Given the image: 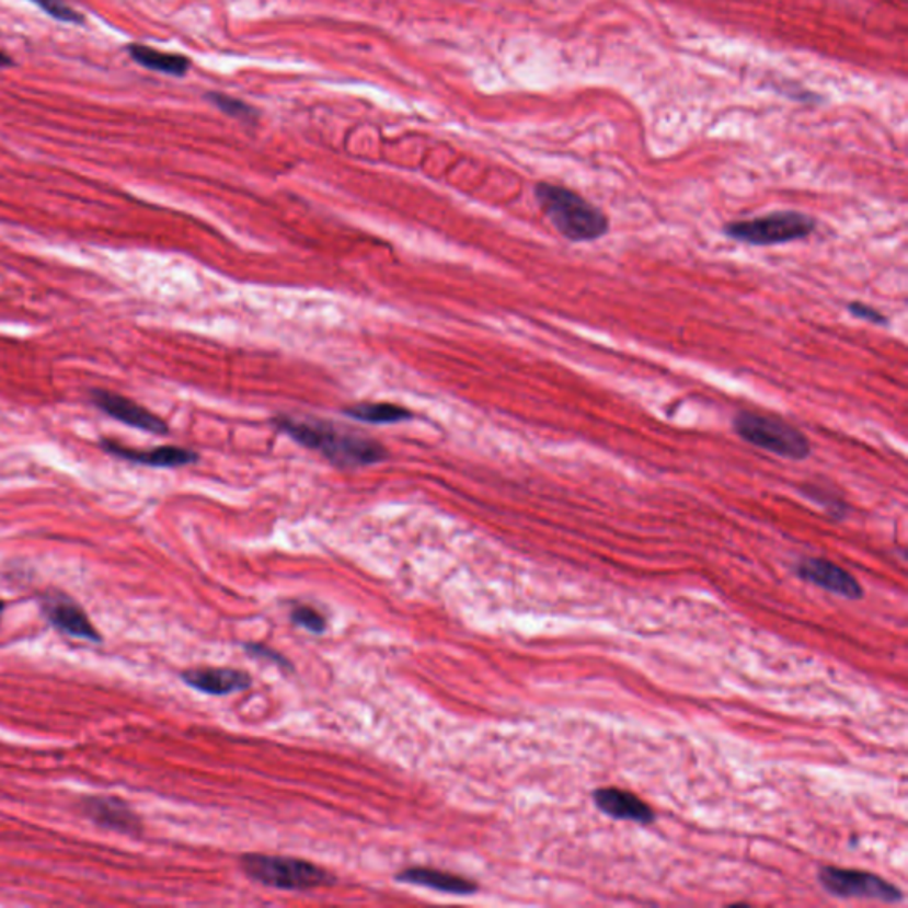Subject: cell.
<instances>
[{
    "label": "cell",
    "instance_id": "6da1fadb",
    "mask_svg": "<svg viewBox=\"0 0 908 908\" xmlns=\"http://www.w3.org/2000/svg\"><path fill=\"white\" fill-rule=\"evenodd\" d=\"M275 428L294 438L303 448L322 452L326 460L340 469L373 466L386 460L387 451L373 438L354 432H343L322 421H302L291 415H277L272 419Z\"/></svg>",
    "mask_w": 908,
    "mask_h": 908
},
{
    "label": "cell",
    "instance_id": "7a4b0ae2",
    "mask_svg": "<svg viewBox=\"0 0 908 908\" xmlns=\"http://www.w3.org/2000/svg\"><path fill=\"white\" fill-rule=\"evenodd\" d=\"M535 197L550 225L568 242H597L609 233V217L572 188L538 183Z\"/></svg>",
    "mask_w": 908,
    "mask_h": 908
},
{
    "label": "cell",
    "instance_id": "3957f363",
    "mask_svg": "<svg viewBox=\"0 0 908 908\" xmlns=\"http://www.w3.org/2000/svg\"><path fill=\"white\" fill-rule=\"evenodd\" d=\"M733 432L744 442L784 460L804 461L811 457L807 435L778 415L740 411L733 417Z\"/></svg>",
    "mask_w": 908,
    "mask_h": 908
},
{
    "label": "cell",
    "instance_id": "277c9868",
    "mask_svg": "<svg viewBox=\"0 0 908 908\" xmlns=\"http://www.w3.org/2000/svg\"><path fill=\"white\" fill-rule=\"evenodd\" d=\"M816 219L804 211L781 210L759 215L747 220H735L722 228L729 240L752 248H773L806 240L816 231Z\"/></svg>",
    "mask_w": 908,
    "mask_h": 908
},
{
    "label": "cell",
    "instance_id": "5b68a950",
    "mask_svg": "<svg viewBox=\"0 0 908 908\" xmlns=\"http://www.w3.org/2000/svg\"><path fill=\"white\" fill-rule=\"evenodd\" d=\"M240 866L251 881L274 889L309 890L336 882L332 873L302 859L249 853L243 855Z\"/></svg>",
    "mask_w": 908,
    "mask_h": 908
},
{
    "label": "cell",
    "instance_id": "8992f818",
    "mask_svg": "<svg viewBox=\"0 0 908 908\" xmlns=\"http://www.w3.org/2000/svg\"><path fill=\"white\" fill-rule=\"evenodd\" d=\"M818 881L827 893L839 898L876 899L885 904L904 899V893L895 884L867 871L825 866L818 871Z\"/></svg>",
    "mask_w": 908,
    "mask_h": 908
},
{
    "label": "cell",
    "instance_id": "52a82bcc",
    "mask_svg": "<svg viewBox=\"0 0 908 908\" xmlns=\"http://www.w3.org/2000/svg\"><path fill=\"white\" fill-rule=\"evenodd\" d=\"M91 403L103 414L130 426V428L140 429V432L151 435L169 434L168 423L160 415L153 414L146 406L139 405L137 401L117 394V392L93 389Z\"/></svg>",
    "mask_w": 908,
    "mask_h": 908
},
{
    "label": "cell",
    "instance_id": "ba28073f",
    "mask_svg": "<svg viewBox=\"0 0 908 908\" xmlns=\"http://www.w3.org/2000/svg\"><path fill=\"white\" fill-rule=\"evenodd\" d=\"M100 448L111 457L119 460L130 461L136 466L153 467V469H177L187 467L199 460V455L192 449L180 448V446H159L153 449H137L117 442L114 438H102Z\"/></svg>",
    "mask_w": 908,
    "mask_h": 908
},
{
    "label": "cell",
    "instance_id": "9c48e42d",
    "mask_svg": "<svg viewBox=\"0 0 908 908\" xmlns=\"http://www.w3.org/2000/svg\"><path fill=\"white\" fill-rule=\"evenodd\" d=\"M80 809L89 820L100 825L103 829L114 832L139 836L142 832V821L130 809L128 804L116 796H85L80 802Z\"/></svg>",
    "mask_w": 908,
    "mask_h": 908
},
{
    "label": "cell",
    "instance_id": "30bf717a",
    "mask_svg": "<svg viewBox=\"0 0 908 908\" xmlns=\"http://www.w3.org/2000/svg\"><path fill=\"white\" fill-rule=\"evenodd\" d=\"M796 573L807 583L824 587L825 591L834 593L848 600H859L864 593L858 578L832 561L809 558L796 566Z\"/></svg>",
    "mask_w": 908,
    "mask_h": 908
},
{
    "label": "cell",
    "instance_id": "8fae6325",
    "mask_svg": "<svg viewBox=\"0 0 908 908\" xmlns=\"http://www.w3.org/2000/svg\"><path fill=\"white\" fill-rule=\"evenodd\" d=\"M43 612L47 616V620L65 634L88 639V641L102 639L84 609L61 593H54L43 598Z\"/></svg>",
    "mask_w": 908,
    "mask_h": 908
},
{
    "label": "cell",
    "instance_id": "7c38bea8",
    "mask_svg": "<svg viewBox=\"0 0 908 908\" xmlns=\"http://www.w3.org/2000/svg\"><path fill=\"white\" fill-rule=\"evenodd\" d=\"M593 802L604 815L612 816L616 820L635 821L641 825L655 821V813L643 798H639L634 793L618 790V788L597 790L593 793Z\"/></svg>",
    "mask_w": 908,
    "mask_h": 908
},
{
    "label": "cell",
    "instance_id": "4fadbf2b",
    "mask_svg": "<svg viewBox=\"0 0 908 908\" xmlns=\"http://www.w3.org/2000/svg\"><path fill=\"white\" fill-rule=\"evenodd\" d=\"M183 681L192 689L205 692L210 696H228L240 692L251 687L252 678L248 673L237 669H215V667H199L183 673Z\"/></svg>",
    "mask_w": 908,
    "mask_h": 908
},
{
    "label": "cell",
    "instance_id": "5bb4252c",
    "mask_svg": "<svg viewBox=\"0 0 908 908\" xmlns=\"http://www.w3.org/2000/svg\"><path fill=\"white\" fill-rule=\"evenodd\" d=\"M396 881L455 896H471L480 889L475 882L469 881L466 876L452 875L448 871L429 870V867H409L398 873Z\"/></svg>",
    "mask_w": 908,
    "mask_h": 908
},
{
    "label": "cell",
    "instance_id": "9a60e30c",
    "mask_svg": "<svg viewBox=\"0 0 908 908\" xmlns=\"http://www.w3.org/2000/svg\"><path fill=\"white\" fill-rule=\"evenodd\" d=\"M128 51H130L131 59L137 65L145 66L148 70L160 71L165 76L183 77L191 68V61L185 56L154 50V48L139 45V43L130 45Z\"/></svg>",
    "mask_w": 908,
    "mask_h": 908
},
{
    "label": "cell",
    "instance_id": "2e32d148",
    "mask_svg": "<svg viewBox=\"0 0 908 908\" xmlns=\"http://www.w3.org/2000/svg\"><path fill=\"white\" fill-rule=\"evenodd\" d=\"M343 412L352 419L369 424H396L414 417L411 411L391 403H357Z\"/></svg>",
    "mask_w": 908,
    "mask_h": 908
},
{
    "label": "cell",
    "instance_id": "e0dca14e",
    "mask_svg": "<svg viewBox=\"0 0 908 908\" xmlns=\"http://www.w3.org/2000/svg\"><path fill=\"white\" fill-rule=\"evenodd\" d=\"M289 618L297 627H302L312 634H323L326 630L325 616L311 606H295Z\"/></svg>",
    "mask_w": 908,
    "mask_h": 908
},
{
    "label": "cell",
    "instance_id": "ac0fdd59",
    "mask_svg": "<svg viewBox=\"0 0 908 908\" xmlns=\"http://www.w3.org/2000/svg\"><path fill=\"white\" fill-rule=\"evenodd\" d=\"M210 100L211 103H215L228 116L243 119V122H252L256 117V111L251 105H248V103H243L242 100L231 99V96L219 93H211Z\"/></svg>",
    "mask_w": 908,
    "mask_h": 908
},
{
    "label": "cell",
    "instance_id": "d6986e66",
    "mask_svg": "<svg viewBox=\"0 0 908 908\" xmlns=\"http://www.w3.org/2000/svg\"><path fill=\"white\" fill-rule=\"evenodd\" d=\"M31 2L42 8L45 13L50 14L51 19L59 20V22L84 24V16L70 5L65 4L62 0H31Z\"/></svg>",
    "mask_w": 908,
    "mask_h": 908
},
{
    "label": "cell",
    "instance_id": "ffe728a7",
    "mask_svg": "<svg viewBox=\"0 0 908 908\" xmlns=\"http://www.w3.org/2000/svg\"><path fill=\"white\" fill-rule=\"evenodd\" d=\"M847 309L852 317L858 318V320H862V322L873 323V325L878 326L889 325V318L885 317L884 312H881L878 309L870 306V303L858 302V300H855V302L848 303Z\"/></svg>",
    "mask_w": 908,
    "mask_h": 908
},
{
    "label": "cell",
    "instance_id": "44dd1931",
    "mask_svg": "<svg viewBox=\"0 0 908 908\" xmlns=\"http://www.w3.org/2000/svg\"><path fill=\"white\" fill-rule=\"evenodd\" d=\"M804 494H806L807 498H813L815 503H820L821 506L829 509L832 513L834 517H843L844 512H847V506L841 501H838L836 497H829L825 489L821 486L815 485H806V489L802 490Z\"/></svg>",
    "mask_w": 908,
    "mask_h": 908
},
{
    "label": "cell",
    "instance_id": "7402d4cb",
    "mask_svg": "<svg viewBox=\"0 0 908 908\" xmlns=\"http://www.w3.org/2000/svg\"><path fill=\"white\" fill-rule=\"evenodd\" d=\"M245 650H248L249 655L256 658H266V660H272L277 664V666L283 667V669H289V662L286 660L283 655L279 653L274 652L271 647L263 646V644H245Z\"/></svg>",
    "mask_w": 908,
    "mask_h": 908
},
{
    "label": "cell",
    "instance_id": "603a6c76",
    "mask_svg": "<svg viewBox=\"0 0 908 908\" xmlns=\"http://www.w3.org/2000/svg\"><path fill=\"white\" fill-rule=\"evenodd\" d=\"M11 65H13V61H11L10 56H5V54H2V51H0V70H2V68H5V66Z\"/></svg>",
    "mask_w": 908,
    "mask_h": 908
},
{
    "label": "cell",
    "instance_id": "cb8c5ba5",
    "mask_svg": "<svg viewBox=\"0 0 908 908\" xmlns=\"http://www.w3.org/2000/svg\"><path fill=\"white\" fill-rule=\"evenodd\" d=\"M2 610H4V601H0V614H2Z\"/></svg>",
    "mask_w": 908,
    "mask_h": 908
}]
</instances>
